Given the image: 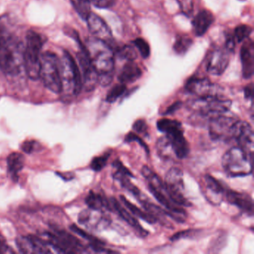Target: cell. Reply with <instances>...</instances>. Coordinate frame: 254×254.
<instances>
[{
    "label": "cell",
    "mask_w": 254,
    "mask_h": 254,
    "mask_svg": "<svg viewBox=\"0 0 254 254\" xmlns=\"http://www.w3.org/2000/svg\"><path fill=\"white\" fill-rule=\"evenodd\" d=\"M62 92L78 95L83 88L82 75L73 58L65 51L60 59Z\"/></svg>",
    "instance_id": "cell-7"
},
{
    "label": "cell",
    "mask_w": 254,
    "mask_h": 254,
    "mask_svg": "<svg viewBox=\"0 0 254 254\" xmlns=\"http://www.w3.org/2000/svg\"><path fill=\"white\" fill-rule=\"evenodd\" d=\"M118 55L121 59L127 60V62H133L137 58V53L134 47L131 45H125L122 47L119 50Z\"/></svg>",
    "instance_id": "cell-35"
},
{
    "label": "cell",
    "mask_w": 254,
    "mask_h": 254,
    "mask_svg": "<svg viewBox=\"0 0 254 254\" xmlns=\"http://www.w3.org/2000/svg\"><path fill=\"white\" fill-rule=\"evenodd\" d=\"M142 75V70L133 62H128L123 66L118 75L121 84H127L137 81Z\"/></svg>",
    "instance_id": "cell-22"
},
{
    "label": "cell",
    "mask_w": 254,
    "mask_h": 254,
    "mask_svg": "<svg viewBox=\"0 0 254 254\" xmlns=\"http://www.w3.org/2000/svg\"><path fill=\"white\" fill-rule=\"evenodd\" d=\"M181 105H182V103L181 102H176L175 103L172 104L170 107L168 108V109L165 111L164 114L166 115H168V114H172L175 112V111H178L181 108Z\"/></svg>",
    "instance_id": "cell-46"
},
{
    "label": "cell",
    "mask_w": 254,
    "mask_h": 254,
    "mask_svg": "<svg viewBox=\"0 0 254 254\" xmlns=\"http://www.w3.org/2000/svg\"><path fill=\"white\" fill-rule=\"evenodd\" d=\"M40 78L50 91L56 94L62 93L60 59L55 53L48 51L41 55Z\"/></svg>",
    "instance_id": "cell-6"
},
{
    "label": "cell",
    "mask_w": 254,
    "mask_h": 254,
    "mask_svg": "<svg viewBox=\"0 0 254 254\" xmlns=\"http://www.w3.org/2000/svg\"><path fill=\"white\" fill-rule=\"evenodd\" d=\"M253 29L248 25H239L235 29L234 39L237 43L245 41L252 33Z\"/></svg>",
    "instance_id": "cell-34"
},
{
    "label": "cell",
    "mask_w": 254,
    "mask_h": 254,
    "mask_svg": "<svg viewBox=\"0 0 254 254\" xmlns=\"http://www.w3.org/2000/svg\"><path fill=\"white\" fill-rule=\"evenodd\" d=\"M24 69V44L0 21V70L17 76Z\"/></svg>",
    "instance_id": "cell-1"
},
{
    "label": "cell",
    "mask_w": 254,
    "mask_h": 254,
    "mask_svg": "<svg viewBox=\"0 0 254 254\" xmlns=\"http://www.w3.org/2000/svg\"><path fill=\"white\" fill-rule=\"evenodd\" d=\"M185 88L187 92L198 97L218 95L215 85L206 78L191 77L186 83Z\"/></svg>",
    "instance_id": "cell-15"
},
{
    "label": "cell",
    "mask_w": 254,
    "mask_h": 254,
    "mask_svg": "<svg viewBox=\"0 0 254 254\" xmlns=\"http://www.w3.org/2000/svg\"><path fill=\"white\" fill-rule=\"evenodd\" d=\"M133 46L137 48L138 51L140 53L141 56L143 59H148L151 54V49L149 44L142 39V38H136L133 41Z\"/></svg>",
    "instance_id": "cell-37"
},
{
    "label": "cell",
    "mask_w": 254,
    "mask_h": 254,
    "mask_svg": "<svg viewBox=\"0 0 254 254\" xmlns=\"http://www.w3.org/2000/svg\"><path fill=\"white\" fill-rule=\"evenodd\" d=\"M44 41L42 37L35 31L26 33L24 44V70L30 79L36 81L40 78L41 51Z\"/></svg>",
    "instance_id": "cell-5"
},
{
    "label": "cell",
    "mask_w": 254,
    "mask_h": 254,
    "mask_svg": "<svg viewBox=\"0 0 254 254\" xmlns=\"http://www.w3.org/2000/svg\"><path fill=\"white\" fill-rule=\"evenodd\" d=\"M8 171L13 175H17L25 166V157L20 153H11L7 159Z\"/></svg>",
    "instance_id": "cell-29"
},
{
    "label": "cell",
    "mask_w": 254,
    "mask_h": 254,
    "mask_svg": "<svg viewBox=\"0 0 254 254\" xmlns=\"http://www.w3.org/2000/svg\"><path fill=\"white\" fill-rule=\"evenodd\" d=\"M165 192L176 204L181 206H190L191 203L184 195V173L181 169L172 167L166 172L164 182Z\"/></svg>",
    "instance_id": "cell-8"
},
{
    "label": "cell",
    "mask_w": 254,
    "mask_h": 254,
    "mask_svg": "<svg viewBox=\"0 0 254 254\" xmlns=\"http://www.w3.org/2000/svg\"><path fill=\"white\" fill-rule=\"evenodd\" d=\"M90 4L100 9H108L116 5V0H89Z\"/></svg>",
    "instance_id": "cell-42"
},
{
    "label": "cell",
    "mask_w": 254,
    "mask_h": 254,
    "mask_svg": "<svg viewBox=\"0 0 254 254\" xmlns=\"http://www.w3.org/2000/svg\"><path fill=\"white\" fill-rule=\"evenodd\" d=\"M215 21L213 14L209 10L203 9L199 11L193 19L192 29L194 35L201 37L209 30L212 23Z\"/></svg>",
    "instance_id": "cell-19"
},
{
    "label": "cell",
    "mask_w": 254,
    "mask_h": 254,
    "mask_svg": "<svg viewBox=\"0 0 254 254\" xmlns=\"http://www.w3.org/2000/svg\"><path fill=\"white\" fill-rule=\"evenodd\" d=\"M157 129L165 134H173L180 131H184L181 123L178 120L163 118L157 121Z\"/></svg>",
    "instance_id": "cell-24"
},
{
    "label": "cell",
    "mask_w": 254,
    "mask_h": 254,
    "mask_svg": "<svg viewBox=\"0 0 254 254\" xmlns=\"http://www.w3.org/2000/svg\"><path fill=\"white\" fill-rule=\"evenodd\" d=\"M233 139L237 142L238 146L247 152L254 153V130L249 123L239 120Z\"/></svg>",
    "instance_id": "cell-13"
},
{
    "label": "cell",
    "mask_w": 254,
    "mask_h": 254,
    "mask_svg": "<svg viewBox=\"0 0 254 254\" xmlns=\"http://www.w3.org/2000/svg\"><path fill=\"white\" fill-rule=\"evenodd\" d=\"M109 203L111 210L114 209V211H116L125 221H126L130 227H133V230L139 237L144 238L148 235V232L139 224L136 217L133 216V214L130 213L117 199L111 197L110 199Z\"/></svg>",
    "instance_id": "cell-18"
},
{
    "label": "cell",
    "mask_w": 254,
    "mask_h": 254,
    "mask_svg": "<svg viewBox=\"0 0 254 254\" xmlns=\"http://www.w3.org/2000/svg\"><path fill=\"white\" fill-rule=\"evenodd\" d=\"M253 154L240 147H233L223 155L221 163L225 173L231 178L252 174Z\"/></svg>",
    "instance_id": "cell-4"
},
{
    "label": "cell",
    "mask_w": 254,
    "mask_h": 254,
    "mask_svg": "<svg viewBox=\"0 0 254 254\" xmlns=\"http://www.w3.org/2000/svg\"><path fill=\"white\" fill-rule=\"evenodd\" d=\"M14 251L7 245L5 238L0 235V254H12Z\"/></svg>",
    "instance_id": "cell-45"
},
{
    "label": "cell",
    "mask_w": 254,
    "mask_h": 254,
    "mask_svg": "<svg viewBox=\"0 0 254 254\" xmlns=\"http://www.w3.org/2000/svg\"><path fill=\"white\" fill-rule=\"evenodd\" d=\"M110 156H111L110 153H105L103 155L94 157L90 163V167L95 172H100L106 166Z\"/></svg>",
    "instance_id": "cell-36"
},
{
    "label": "cell",
    "mask_w": 254,
    "mask_h": 254,
    "mask_svg": "<svg viewBox=\"0 0 254 254\" xmlns=\"http://www.w3.org/2000/svg\"><path fill=\"white\" fill-rule=\"evenodd\" d=\"M231 101L218 95L203 96L190 102L189 108L193 112L191 119L194 123L209 120L216 116L227 112L231 108Z\"/></svg>",
    "instance_id": "cell-3"
},
{
    "label": "cell",
    "mask_w": 254,
    "mask_h": 254,
    "mask_svg": "<svg viewBox=\"0 0 254 254\" xmlns=\"http://www.w3.org/2000/svg\"><path fill=\"white\" fill-rule=\"evenodd\" d=\"M245 97L247 99H252V95H253V85L251 84V85L247 86L245 88Z\"/></svg>",
    "instance_id": "cell-47"
},
{
    "label": "cell",
    "mask_w": 254,
    "mask_h": 254,
    "mask_svg": "<svg viewBox=\"0 0 254 254\" xmlns=\"http://www.w3.org/2000/svg\"><path fill=\"white\" fill-rule=\"evenodd\" d=\"M89 59L93 69L99 77V83L108 86L113 80L114 74V53L109 44L102 40L91 37L84 44Z\"/></svg>",
    "instance_id": "cell-2"
},
{
    "label": "cell",
    "mask_w": 254,
    "mask_h": 254,
    "mask_svg": "<svg viewBox=\"0 0 254 254\" xmlns=\"http://www.w3.org/2000/svg\"><path fill=\"white\" fill-rule=\"evenodd\" d=\"M224 197L229 203L237 206L244 213L250 216L254 215V201L249 194L234 190H227Z\"/></svg>",
    "instance_id": "cell-17"
},
{
    "label": "cell",
    "mask_w": 254,
    "mask_h": 254,
    "mask_svg": "<svg viewBox=\"0 0 254 254\" xmlns=\"http://www.w3.org/2000/svg\"><path fill=\"white\" fill-rule=\"evenodd\" d=\"M38 143L35 141H26L22 145V150L27 154H31L38 149Z\"/></svg>",
    "instance_id": "cell-44"
},
{
    "label": "cell",
    "mask_w": 254,
    "mask_h": 254,
    "mask_svg": "<svg viewBox=\"0 0 254 254\" xmlns=\"http://www.w3.org/2000/svg\"><path fill=\"white\" fill-rule=\"evenodd\" d=\"M170 139L175 157L178 159H184L190 153V145L186 138L184 131L178 132L173 134H165Z\"/></svg>",
    "instance_id": "cell-21"
},
{
    "label": "cell",
    "mask_w": 254,
    "mask_h": 254,
    "mask_svg": "<svg viewBox=\"0 0 254 254\" xmlns=\"http://www.w3.org/2000/svg\"><path fill=\"white\" fill-rule=\"evenodd\" d=\"M141 173H142V176L148 181V185L151 186L159 191L165 192L164 184L160 179V177L152 169H150L148 166H144L142 168Z\"/></svg>",
    "instance_id": "cell-27"
},
{
    "label": "cell",
    "mask_w": 254,
    "mask_h": 254,
    "mask_svg": "<svg viewBox=\"0 0 254 254\" xmlns=\"http://www.w3.org/2000/svg\"><path fill=\"white\" fill-rule=\"evenodd\" d=\"M113 166L116 169V173L127 177L129 178H133V175L131 173V172L127 169L119 159L114 160V163H113Z\"/></svg>",
    "instance_id": "cell-40"
},
{
    "label": "cell",
    "mask_w": 254,
    "mask_h": 254,
    "mask_svg": "<svg viewBox=\"0 0 254 254\" xmlns=\"http://www.w3.org/2000/svg\"><path fill=\"white\" fill-rule=\"evenodd\" d=\"M79 45L81 50L78 53V61L80 69L82 72L81 75H82L83 87H84L87 91H91L95 88L96 84L99 82V77L92 66L84 45H83L81 42H79Z\"/></svg>",
    "instance_id": "cell-10"
},
{
    "label": "cell",
    "mask_w": 254,
    "mask_h": 254,
    "mask_svg": "<svg viewBox=\"0 0 254 254\" xmlns=\"http://www.w3.org/2000/svg\"><path fill=\"white\" fill-rule=\"evenodd\" d=\"M74 9L82 20H86L91 13L89 0H69Z\"/></svg>",
    "instance_id": "cell-30"
},
{
    "label": "cell",
    "mask_w": 254,
    "mask_h": 254,
    "mask_svg": "<svg viewBox=\"0 0 254 254\" xmlns=\"http://www.w3.org/2000/svg\"><path fill=\"white\" fill-rule=\"evenodd\" d=\"M125 141L126 142H136L137 143H139V145H141V147L144 148L145 152L147 154H149L150 150L149 148H148V145L142 140V138L139 137L136 133H133V132H129L128 133L126 134V137H125Z\"/></svg>",
    "instance_id": "cell-38"
},
{
    "label": "cell",
    "mask_w": 254,
    "mask_h": 254,
    "mask_svg": "<svg viewBox=\"0 0 254 254\" xmlns=\"http://www.w3.org/2000/svg\"><path fill=\"white\" fill-rule=\"evenodd\" d=\"M126 91V84H121V83L120 84H117L108 92L106 96L107 102L109 103L117 102V99H120Z\"/></svg>",
    "instance_id": "cell-33"
},
{
    "label": "cell",
    "mask_w": 254,
    "mask_h": 254,
    "mask_svg": "<svg viewBox=\"0 0 254 254\" xmlns=\"http://www.w3.org/2000/svg\"><path fill=\"white\" fill-rule=\"evenodd\" d=\"M254 43L245 42L241 49L240 57L242 62V75L246 79L251 78L254 74Z\"/></svg>",
    "instance_id": "cell-20"
},
{
    "label": "cell",
    "mask_w": 254,
    "mask_h": 254,
    "mask_svg": "<svg viewBox=\"0 0 254 254\" xmlns=\"http://www.w3.org/2000/svg\"><path fill=\"white\" fill-rule=\"evenodd\" d=\"M202 188L204 190L206 199L211 203L218 205L221 203L226 190L216 178L210 175H205L202 181Z\"/></svg>",
    "instance_id": "cell-12"
},
{
    "label": "cell",
    "mask_w": 254,
    "mask_h": 254,
    "mask_svg": "<svg viewBox=\"0 0 254 254\" xmlns=\"http://www.w3.org/2000/svg\"><path fill=\"white\" fill-rule=\"evenodd\" d=\"M224 114L213 117L208 123L209 136L212 140L227 142L234 139L239 120Z\"/></svg>",
    "instance_id": "cell-9"
},
{
    "label": "cell",
    "mask_w": 254,
    "mask_h": 254,
    "mask_svg": "<svg viewBox=\"0 0 254 254\" xmlns=\"http://www.w3.org/2000/svg\"><path fill=\"white\" fill-rule=\"evenodd\" d=\"M156 148L160 157L164 160H171V158L175 157L170 139L166 135L162 136L157 140Z\"/></svg>",
    "instance_id": "cell-28"
},
{
    "label": "cell",
    "mask_w": 254,
    "mask_h": 254,
    "mask_svg": "<svg viewBox=\"0 0 254 254\" xmlns=\"http://www.w3.org/2000/svg\"><path fill=\"white\" fill-rule=\"evenodd\" d=\"M120 199H121L122 203L124 204V206H126L130 212H131V214L135 215V217L141 218V219L143 220V221H146V222L151 224L157 222L155 218H154L151 214L148 213V212H144L142 209H139L136 205L129 201L125 196H120Z\"/></svg>",
    "instance_id": "cell-26"
},
{
    "label": "cell",
    "mask_w": 254,
    "mask_h": 254,
    "mask_svg": "<svg viewBox=\"0 0 254 254\" xmlns=\"http://www.w3.org/2000/svg\"><path fill=\"white\" fill-rule=\"evenodd\" d=\"M180 8L185 15L191 16L194 11V0H177Z\"/></svg>",
    "instance_id": "cell-39"
},
{
    "label": "cell",
    "mask_w": 254,
    "mask_h": 254,
    "mask_svg": "<svg viewBox=\"0 0 254 254\" xmlns=\"http://www.w3.org/2000/svg\"><path fill=\"white\" fill-rule=\"evenodd\" d=\"M17 245L23 254H49L51 251L47 242L37 236H21L17 238Z\"/></svg>",
    "instance_id": "cell-16"
},
{
    "label": "cell",
    "mask_w": 254,
    "mask_h": 254,
    "mask_svg": "<svg viewBox=\"0 0 254 254\" xmlns=\"http://www.w3.org/2000/svg\"><path fill=\"white\" fill-rule=\"evenodd\" d=\"M197 232L198 231L195 230H184V231L178 232V233H175L173 236H172L170 240L175 242V241L179 240L181 239H188V238L195 236Z\"/></svg>",
    "instance_id": "cell-43"
},
{
    "label": "cell",
    "mask_w": 254,
    "mask_h": 254,
    "mask_svg": "<svg viewBox=\"0 0 254 254\" xmlns=\"http://www.w3.org/2000/svg\"><path fill=\"white\" fill-rule=\"evenodd\" d=\"M191 38L184 35L178 36L174 44V50L178 55H184L192 45Z\"/></svg>",
    "instance_id": "cell-31"
},
{
    "label": "cell",
    "mask_w": 254,
    "mask_h": 254,
    "mask_svg": "<svg viewBox=\"0 0 254 254\" xmlns=\"http://www.w3.org/2000/svg\"><path fill=\"white\" fill-rule=\"evenodd\" d=\"M133 129L139 134L145 136H148V127L146 122L142 119L136 120L133 125Z\"/></svg>",
    "instance_id": "cell-41"
},
{
    "label": "cell",
    "mask_w": 254,
    "mask_h": 254,
    "mask_svg": "<svg viewBox=\"0 0 254 254\" xmlns=\"http://www.w3.org/2000/svg\"><path fill=\"white\" fill-rule=\"evenodd\" d=\"M90 33L94 38L102 40L109 44L113 40L112 32L109 26L97 14L90 13L86 20Z\"/></svg>",
    "instance_id": "cell-14"
},
{
    "label": "cell",
    "mask_w": 254,
    "mask_h": 254,
    "mask_svg": "<svg viewBox=\"0 0 254 254\" xmlns=\"http://www.w3.org/2000/svg\"><path fill=\"white\" fill-rule=\"evenodd\" d=\"M85 202L92 210L100 211L103 208H107L111 210L109 200H106L101 194L95 193L94 191H90L86 197Z\"/></svg>",
    "instance_id": "cell-25"
},
{
    "label": "cell",
    "mask_w": 254,
    "mask_h": 254,
    "mask_svg": "<svg viewBox=\"0 0 254 254\" xmlns=\"http://www.w3.org/2000/svg\"><path fill=\"white\" fill-rule=\"evenodd\" d=\"M140 200L141 204L142 205L144 209L155 218L157 222L159 221L162 225L168 227V228H172L173 227L172 224L166 218L167 217H169V215H168L167 212L163 208L157 206V205L151 203V202L148 201V200Z\"/></svg>",
    "instance_id": "cell-23"
},
{
    "label": "cell",
    "mask_w": 254,
    "mask_h": 254,
    "mask_svg": "<svg viewBox=\"0 0 254 254\" xmlns=\"http://www.w3.org/2000/svg\"><path fill=\"white\" fill-rule=\"evenodd\" d=\"M114 178L120 183V184H121L123 188L126 189L127 191L131 192L133 195L136 196V197L140 195L141 191H139V189H138L136 186L133 185V184L130 182L129 178L126 176H123V175H119V174L117 173L114 174Z\"/></svg>",
    "instance_id": "cell-32"
},
{
    "label": "cell",
    "mask_w": 254,
    "mask_h": 254,
    "mask_svg": "<svg viewBox=\"0 0 254 254\" xmlns=\"http://www.w3.org/2000/svg\"><path fill=\"white\" fill-rule=\"evenodd\" d=\"M228 50L226 49H214L206 58V69L209 74L221 75L225 72L230 63Z\"/></svg>",
    "instance_id": "cell-11"
}]
</instances>
